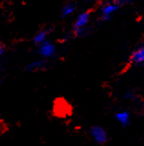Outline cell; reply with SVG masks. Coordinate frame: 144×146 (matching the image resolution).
I'll return each mask as SVG.
<instances>
[{"instance_id":"obj_7","label":"cell","mask_w":144,"mask_h":146,"mask_svg":"<svg viewBox=\"0 0 144 146\" xmlns=\"http://www.w3.org/2000/svg\"><path fill=\"white\" fill-rule=\"evenodd\" d=\"M131 60L134 64H144V46L132 53Z\"/></svg>"},{"instance_id":"obj_3","label":"cell","mask_w":144,"mask_h":146,"mask_svg":"<svg viewBox=\"0 0 144 146\" xmlns=\"http://www.w3.org/2000/svg\"><path fill=\"white\" fill-rule=\"evenodd\" d=\"M119 5L116 4L115 2L113 3H109V4H106L105 6L101 7V17H102V20L104 21H108L111 19V17L114 15L115 12H117L118 9Z\"/></svg>"},{"instance_id":"obj_10","label":"cell","mask_w":144,"mask_h":146,"mask_svg":"<svg viewBox=\"0 0 144 146\" xmlns=\"http://www.w3.org/2000/svg\"><path fill=\"white\" fill-rule=\"evenodd\" d=\"M131 0H113V2H115L116 4H118V5H124V4H126L128 2H129Z\"/></svg>"},{"instance_id":"obj_1","label":"cell","mask_w":144,"mask_h":146,"mask_svg":"<svg viewBox=\"0 0 144 146\" xmlns=\"http://www.w3.org/2000/svg\"><path fill=\"white\" fill-rule=\"evenodd\" d=\"M90 134L96 143L103 144L108 140V132L100 126H93L90 129Z\"/></svg>"},{"instance_id":"obj_8","label":"cell","mask_w":144,"mask_h":146,"mask_svg":"<svg viewBox=\"0 0 144 146\" xmlns=\"http://www.w3.org/2000/svg\"><path fill=\"white\" fill-rule=\"evenodd\" d=\"M75 10V5L72 4V3H68L65 6H63V7L62 8V17H66L71 16L72 14Z\"/></svg>"},{"instance_id":"obj_2","label":"cell","mask_w":144,"mask_h":146,"mask_svg":"<svg viewBox=\"0 0 144 146\" xmlns=\"http://www.w3.org/2000/svg\"><path fill=\"white\" fill-rule=\"evenodd\" d=\"M55 52H56V48L49 40H45L43 43L39 45V54L43 58H50L53 57Z\"/></svg>"},{"instance_id":"obj_4","label":"cell","mask_w":144,"mask_h":146,"mask_svg":"<svg viewBox=\"0 0 144 146\" xmlns=\"http://www.w3.org/2000/svg\"><path fill=\"white\" fill-rule=\"evenodd\" d=\"M90 20V14L88 12H83L77 16L73 24V31L79 29H86V26Z\"/></svg>"},{"instance_id":"obj_9","label":"cell","mask_w":144,"mask_h":146,"mask_svg":"<svg viewBox=\"0 0 144 146\" xmlns=\"http://www.w3.org/2000/svg\"><path fill=\"white\" fill-rule=\"evenodd\" d=\"M47 36H48V32L46 30H41L39 31L37 33L33 38V41L36 45H40L41 43H43L45 40H47Z\"/></svg>"},{"instance_id":"obj_11","label":"cell","mask_w":144,"mask_h":146,"mask_svg":"<svg viewBox=\"0 0 144 146\" xmlns=\"http://www.w3.org/2000/svg\"><path fill=\"white\" fill-rule=\"evenodd\" d=\"M0 54L3 55L4 54V47L1 45V48H0Z\"/></svg>"},{"instance_id":"obj_5","label":"cell","mask_w":144,"mask_h":146,"mask_svg":"<svg viewBox=\"0 0 144 146\" xmlns=\"http://www.w3.org/2000/svg\"><path fill=\"white\" fill-rule=\"evenodd\" d=\"M47 66V62L45 59H39V60L32 61L30 64H28L26 66L25 70L27 71L33 72V71H38V70H42Z\"/></svg>"},{"instance_id":"obj_6","label":"cell","mask_w":144,"mask_h":146,"mask_svg":"<svg viewBox=\"0 0 144 146\" xmlns=\"http://www.w3.org/2000/svg\"><path fill=\"white\" fill-rule=\"evenodd\" d=\"M115 119L123 127H126L127 125H129V121H131V114H129V112H128L126 111H118V112L116 113Z\"/></svg>"}]
</instances>
